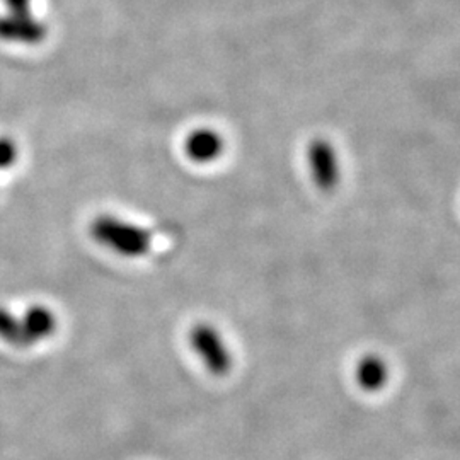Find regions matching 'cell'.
Listing matches in <instances>:
<instances>
[{
    "label": "cell",
    "mask_w": 460,
    "mask_h": 460,
    "mask_svg": "<svg viewBox=\"0 0 460 460\" xmlns=\"http://www.w3.org/2000/svg\"><path fill=\"white\" fill-rule=\"evenodd\" d=\"M93 239L123 258H142L152 249V234L115 215H99L91 224Z\"/></svg>",
    "instance_id": "6da1fadb"
},
{
    "label": "cell",
    "mask_w": 460,
    "mask_h": 460,
    "mask_svg": "<svg viewBox=\"0 0 460 460\" xmlns=\"http://www.w3.org/2000/svg\"><path fill=\"white\" fill-rule=\"evenodd\" d=\"M21 323H22V329H24V334H26L30 345L47 340L57 329L55 314L43 305L30 307L24 314V317L21 319Z\"/></svg>",
    "instance_id": "52a82bcc"
},
{
    "label": "cell",
    "mask_w": 460,
    "mask_h": 460,
    "mask_svg": "<svg viewBox=\"0 0 460 460\" xmlns=\"http://www.w3.org/2000/svg\"><path fill=\"white\" fill-rule=\"evenodd\" d=\"M307 164L315 186L323 191H332L341 181L340 155L326 138H314L307 146Z\"/></svg>",
    "instance_id": "3957f363"
},
{
    "label": "cell",
    "mask_w": 460,
    "mask_h": 460,
    "mask_svg": "<svg viewBox=\"0 0 460 460\" xmlns=\"http://www.w3.org/2000/svg\"><path fill=\"white\" fill-rule=\"evenodd\" d=\"M190 343L212 376L222 377L229 374L234 358L218 329L208 323H198L190 332Z\"/></svg>",
    "instance_id": "7a4b0ae2"
},
{
    "label": "cell",
    "mask_w": 460,
    "mask_h": 460,
    "mask_svg": "<svg viewBox=\"0 0 460 460\" xmlns=\"http://www.w3.org/2000/svg\"><path fill=\"white\" fill-rule=\"evenodd\" d=\"M17 147L14 140L0 137V169H7L16 163Z\"/></svg>",
    "instance_id": "9c48e42d"
},
{
    "label": "cell",
    "mask_w": 460,
    "mask_h": 460,
    "mask_svg": "<svg viewBox=\"0 0 460 460\" xmlns=\"http://www.w3.org/2000/svg\"><path fill=\"white\" fill-rule=\"evenodd\" d=\"M391 377V370L387 362L380 355H365L362 357L357 368H355V378L365 393H378L382 391Z\"/></svg>",
    "instance_id": "8992f818"
},
{
    "label": "cell",
    "mask_w": 460,
    "mask_h": 460,
    "mask_svg": "<svg viewBox=\"0 0 460 460\" xmlns=\"http://www.w3.org/2000/svg\"><path fill=\"white\" fill-rule=\"evenodd\" d=\"M9 13L13 14H21V16H28L31 14V0H4Z\"/></svg>",
    "instance_id": "30bf717a"
},
{
    "label": "cell",
    "mask_w": 460,
    "mask_h": 460,
    "mask_svg": "<svg viewBox=\"0 0 460 460\" xmlns=\"http://www.w3.org/2000/svg\"><path fill=\"white\" fill-rule=\"evenodd\" d=\"M0 338L9 345L30 346L21 319L4 307H0Z\"/></svg>",
    "instance_id": "ba28073f"
},
{
    "label": "cell",
    "mask_w": 460,
    "mask_h": 460,
    "mask_svg": "<svg viewBox=\"0 0 460 460\" xmlns=\"http://www.w3.org/2000/svg\"><path fill=\"white\" fill-rule=\"evenodd\" d=\"M47 28L41 21L34 19L33 14L21 16L7 13L0 16V40L9 43L38 45L45 40Z\"/></svg>",
    "instance_id": "5b68a950"
},
{
    "label": "cell",
    "mask_w": 460,
    "mask_h": 460,
    "mask_svg": "<svg viewBox=\"0 0 460 460\" xmlns=\"http://www.w3.org/2000/svg\"><path fill=\"white\" fill-rule=\"evenodd\" d=\"M224 150H226L224 137L208 127H199L190 133L184 140V154L195 164H212L222 157Z\"/></svg>",
    "instance_id": "277c9868"
}]
</instances>
